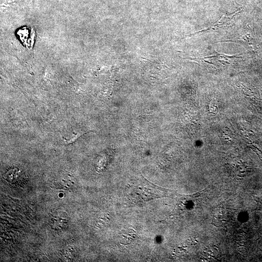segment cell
Listing matches in <instances>:
<instances>
[{
	"instance_id": "1",
	"label": "cell",
	"mask_w": 262,
	"mask_h": 262,
	"mask_svg": "<svg viewBox=\"0 0 262 262\" xmlns=\"http://www.w3.org/2000/svg\"><path fill=\"white\" fill-rule=\"evenodd\" d=\"M48 222L52 229L55 230H63L68 225V215L64 211H54L49 215Z\"/></svg>"
},
{
	"instance_id": "2",
	"label": "cell",
	"mask_w": 262,
	"mask_h": 262,
	"mask_svg": "<svg viewBox=\"0 0 262 262\" xmlns=\"http://www.w3.org/2000/svg\"><path fill=\"white\" fill-rule=\"evenodd\" d=\"M5 180L13 185L21 186L28 180L26 173L21 169L14 167L10 169L4 175Z\"/></svg>"
},
{
	"instance_id": "3",
	"label": "cell",
	"mask_w": 262,
	"mask_h": 262,
	"mask_svg": "<svg viewBox=\"0 0 262 262\" xmlns=\"http://www.w3.org/2000/svg\"><path fill=\"white\" fill-rule=\"evenodd\" d=\"M16 34L25 47L29 49L33 48L35 33L32 28L27 26L22 27L16 30Z\"/></svg>"
},
{
	"instance_id": "4",
	"label": "cell",
	"mask_w": 262,
	"mask_h": 262,
	"mask_svg": "<svg viewBox=\"0 0 262 262\" xmlns=\"http://www.w3.org/2000/svg\"><path fill=\"white\" fill-rule=\"evenodd\" d=\"M55 182L60 188L66 190H70L76 187V178L67 172L61 173L57 177Z\"/></svg>"
}]
</instances>
